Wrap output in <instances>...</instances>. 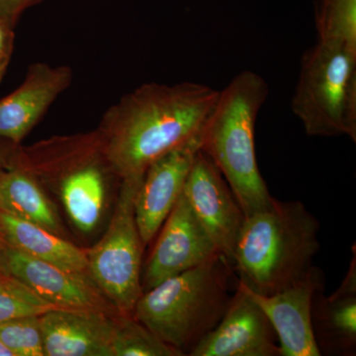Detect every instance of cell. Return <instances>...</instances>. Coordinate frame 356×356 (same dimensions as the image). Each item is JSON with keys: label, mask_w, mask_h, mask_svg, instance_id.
<instances>
[{"label": "cell", "mask_w": 356, "mask_h": 356, "mask_svg": "<svg viewBox=\"0 0 356 356\" xmlns=\"http://www.w3.org/2000/svg\"><path fill=\"white\" fill-rule=\"evenodd\" d=\"M0 356H14L13 353L4 346L1 341H0Z\"/></svg>", "instance_id": "25"}, {"label": "cell", "mask_w": 356, "mask_h": 356, "mask_svg": "<svg viewBox=\"0 0 356 356\" xmlns=\"http://www.w3.org/2000/svg\"><path fill=\"white\" fill-rule=\"evenodd\" d=\"M0 341L14 356H44L41 316H23L0 323Z\"/></svg>", "instance_id": "21"}, {"label": "cell", "mask_w": 356, "mask_h": 356, "mask_svg": "<svg viewBox=\"0 0 356 356\" xmlns=\"http://www.w3.org/2000/svg\"><path fill=\"white\" fill-rule=\"evenodd\" d=\"M320 269L314 267L289 286L270 295L250 290L241 281L240 286L266 314L277 336L281 356H320L312 324V304L324 280Z\"/></svg>", "instance_id": "9"}, {"label": "cell", "mask_w": 356, "mask_h": 356, "mask_svg": "<svg viewBox=\"0 0 356 356\" xmlns=\"http://www.w3.org/2000/svg\"><path fill=\"white\" fill-rule=\"evenodd\" d=\"M0 236L11 248L72 273L89 274L88 252L49 229L0 211Z\"/></svg>", "instance_id": "16"}, {"label": "cell", "mask_w": 356, "mask_h": 356, "mask_svg": "<svg viewBox=\"0 0 356 356\" xmlns=\"http://www.w3.org/2000/svg\"><path fill=\"white\" fill-rule=\"evenodd\" d=\"M220 90L205 84H143L104 115L95 132L120 180L142 177L156 159L202 132Z\"/></svg>", "instance_id": "1"}, {"label": "cell", "mask_w": 356, "mask_h": 356, "mask_svg": "<svg viewBox=\"0 0 356 356\" xmlns=\"http://www.w3.org/2000/svg\"><path fill=\"white\" fill-rule=\"evenodd\" d=\"M67 65L35 63L22 83L0 99V139L19 145L72 81Z\"/></svg>", "instance_id": "13"}, {"label": "cell", "mask_w": 356, "mask_h": 356, "mask_svg": "<svg viewBox=\"0 0 356 356\" xmlns=\"http://www.w3.org/2000/svg\"><path fill=\"white\" fill-rule=\"evenodd\" d=\"M159 231L143 274V292L221 254L184 192Z\"/></svg>", "instance_id": "7"}, {"label": "cell", "mask_w": 356, "mask_h": 356, "mask_svg": "<svg viewBox=\"0 0 356 356\" xmlns=\"http://www.w3.org/2000/svg\"><path fill=\"white\" fill-rule=\"evenodd\" d=\"M259 74L240 72L222 90L200 134V149L221 172L245 217L268 207L273 197L259 172L255 124L268 96Z\"/></svg>", "instance_id": "3"}, {"label": "cell", "mask_w": 356, "mask_h": 356, "mask_svg": "<svg viewBox=\"0 0 356 356\" xmlns=\"http://www.w3.org/2000/svg\"><path fill=\"white\" fill-rule=\"evenodd\" d=\"M199 149L200 135L156 159L143 175L136 196L135 217L144 247L159 233L184 192Z\"/></svg>", "instance_id": "12"}, {"label": "cell", "mask_w": 356, "mask_h": 356, "mask_svg": "<svg viewBox=\"0 0 356 356\" xmlns=\"http://www.w3.org/2000/svg\"><path fill=\"white\" fill-rule=\"evenodd\" d=\"M233 275L228 259L217 255L143 292L134 317L159 339L188 355L224 316L233 296Z\"/></svg>", "instance_id": "4"}, {"label": "cell", "mask_w": 356, "mask_h": 356, "mask_svg": "<svg viewBox=\"0 0 356 356\" xmlns=\"http://www.w3.org/2000/svg\"><path fill=\"white\" fill-rule=\"evenodd\" d=\"M191 356H280L275 331L259 306L236 282L219 324L188 353Z\"/></svg>", "instance_id": "10"}, {"label": "cell", "mask_w": 356, "mask_h": 356, "mask_svg": "<svg viewBox=\"0 0 356 356\" xmlns=\"http://www.w3.org/2000/svg\"><path fill=\"white\" fill-rule=\"evenodd\" d=\"M318 229L303 203L273 198L243 222L232 261L238 281L270 295L305 277L320 250Z\"/></svg>", "instance_id": "2"}, {"label": "cell", "mask_w": 356, "mask_h": 356, "mask_svg": "<svg viewBox=\"0 0 356 356\" xmlns=\"http://www.w3.org/2000/svg\"><path fill=\"white\" fill-rule=\"evenodd\" d=\"M143 177L121 180L113 216L95 247L88 252V273L118 313L133 314L142 288V252L135 217V201Z\"/></svg>", "instance_id": "6"}, {"label": "cell", "mask_w": 356, "mask_h": 356, "mask_svg": "<svg viewBox=\"0 0 356 356\" xmlns=\"http://www.w3.org/2000/svg\"><path fill=\"white\" fill-rule=\"evenodd\" d=\"M57 308L35 294L17 278L0 270V323L23 316H41Z\"/></svg>", "instance_id": "20"}, {"label": "cell", "mask_w": 356, "mask_h": 356, "mask_svg": "<svg viewBox=\"0 0 356 356\" xmlns=\"http://www.w3.org/2000/svg\"><path fill=\"white\" fill-rule=\"evenodd\" d=\"M318 41L356 50V0H317Z\"/></svg>", "instance_id": "19"}, {"label": "cell", "mask_w": 356, "mask_h": 356, "mask_svg": "<svg viewBox=\"0 0 356 356\" xmlns=\"http://www.w3.org/2000/svg\"><path fill=\"white\" fill-rule=\"evenodd\" d=\"M312 324L321 353L353 355L356 346V255L336 291L318 290L312 304Z\"/></svg>", "instance_id": "15"}, {"label": "cell", "mask_w": 356, "mask_h": 356, "mask_svg": "<svg viewBox=\"0 0 356 356\" xmlns=\"http://www.w3.org/2000/svg\"><path fill=\"white\" fill-rule=\"evenodd\" d=\"M15 33L14 27L0 18V83L3 81L13 58Z\"/></svg>", "instance_id": "22"}, {"label": "cell", "mask_w": 356, "mask_h": 356, "mask_svg": "<svg viewBox=\"0 0 356 356\" xmlns=\"http://www.w3.org/2000/svg\"><path fill=\"white\" fill-rule=\"evenodd\" d=\"M113 356H181V351L159 339L133 314L116 313L114 317Z\"/></svg>", "instance_id": "18"}, {"label": "cell", "mask_w": 356, "mask_h": 356, "mask_svg": "<svg viewBox=\"0 0 356 356\" xmlns=\"http://www.w3.org/2000/svg\"><path fill=\"white\" fill-rule=\"evenodd\" d=\"M291 108L307 135L356 140V50L318 41L304 53Z\"/></svg>", "instance_id": "5"}, {"label": "cell", "mask_w": 356, "mask_h": 356, "mask_svg": "<svg viewBox=\"0 0 356 356\" xmlns=\"http://www.w3.org/2000/svg\"><path fill=\"white\" fill-rule=\"evenodd\" d=\"M1 268L58 308L99 310L110 314L117 312L89 274L65 270L23 254L7 243L2 252Z\"/></svg>", "instance_id": "11"}, {"label": "cell", "mask_w": 356, "mask_h": 356, "mask_svg": "<svg viewBox=\"0 0 356 356\" xmlns=\"http://www.w3.org/2000/svg\"><path fill=\"white\" fill-rule=\"evenodd\" d=\"M4 245H6V243H4L3 238L0 236V270H2L1 268V259H2V252H3Z\"/></svg>", "instance_id": "26"}, {"label": "cell", "mask_w": 356, "mask_h": 356, "mask_svg": "<svg viewBox=\"0 0 356 356\" xmlns=\"http://www.w3.org/2000/svg\"><path fill=\"white\" fill-rule=\"evenodd\" d=\"M43 1L44 0H0V18L15 28L21 15L27 9Z\"/></svg>", "instance_id": "23"}, {"label": "cell", "mask_w": 356, "mask_h": 356, "mask_svg": "<svg viewBox=\"0 0 356 356\" xmlns=\"http://www.w3.org/2000/svg\"><path fill=\"white\" fill-rule=\"evenodd\" d=\"M19 145L13 144L9 140L0 139V173L10 165L14 153Z\"/></svg>", "instance_id": "24"}, {"label": "cell", "mask_w": 356, "mask_h": 356, "mask_svg": "<svg viewBox=\"0 0 356 356\" xmlns=\"http://www.w3.org/2000/svg\"><path fill=\"white\" fill-rule=\"evenodd\" d=\"M184 194L218 252L232 264L245 216L228 182L201 149L185 181Z\"/></svg>", "instance_id": "8"}, {"label": "cell", "mask_w": 356, "mask_h": 356, "mask_svg": "<svg viewBox=\"0 0 356 356\" xmlns=\"http://www.w3.org/2000/svg\"><path fill=\"white\" fill-rule=\"evenodd\" d=\"M16 151L10 165L0 173V211L60 235L57 213L38 179L16 161Z\"/></svg>", "instance_id": "17"}, {"label": "cell", "mask_w": 356, "mask_h": 356, "mask_svg": "<svg viewBox=\"0 0 356 356\" xmlns=\"http://www.w3.org/2000/svg\"><path fill=\"white\" fill-rule=\"evenodd\" d=\"M41 323L44 356H113L112 314L57 308L41 315Z\"/></svg>", "instance_id": "14"}]
</instances>
